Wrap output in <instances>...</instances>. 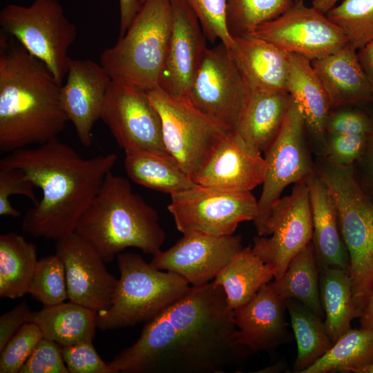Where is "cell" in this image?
Listing matches in <instances>:
<instances>
[{
	"instance_id": "cell-12",
	"label": "cell",
	"mask_w": 373,
	"mask_h": 373,
	"mask_svg": "<svg viewBox=\"0 0 373 373\" xmlns=\"http://www.w3.org/2000/svg\"><path fill=\"white\" fill-rule=\"evenodd\" d=\"M167 209L183 234L233 235L238 224L254 220L258 200L251 191H231L198 185L171 195Z\"/></svg>"
},
{
	"instance_id": "cell-40",
	"label": "cell",
	"mask_w": 373,
	"mask_h": 373,
	"mask_svg": "<svg viewBox=\"0 0 373 373\" xmlns=\"http://www.w3.org/2000/svg\"><path fill=\"white\" fill-rule=\"evenodd\" d=\"M34 187V184L21 169L0 166V216L17 218L21 215L9 200L12 195L26 196L37 204L39 200Z\"/></svg>"
},
{
	"instance_id": "cell-9",
	"label": "cell",
	"mask_w": 373,
	"mask_h": 373,
	"mask_svg": "<svg viewBox=\"0 0 373 373\" xmlns=\"http://www.w3.org/2000/svg\"><path fill=\"white\" fill-rule=\"evenodd\" d=\"M147 93L160 115L167 152L193 180L227 133L188 99L169 94L160 87Z\"/></svg>"
},
{
	"instance_id": "cell-23",
	"label": "cell",
	"mask_w": 373,
	"mask_h": 373,
	"mask_svg": "<svg viewBox=\"0 0 373 373\" xmlns=\"http://www.w3.org/2000/svg\"><path fill=\"white\" fill-rule=\"evenodd\" d=\"M311 63L327 90L332 108L373 102L372 87L359 62L357 50L349 43Z\"/></svg>"
},
{
	"instance_id": "cell-29",
	"label": "cell",
	"mask_w": 373,
	"mask_h": 373,
	"mask_svg": "<svg viewBox=\"0 0 373 373\" xmlns=\"http://www.w3.org/2000/svg\"><path fill=\"white\" fill-rule=\"evenodd\" d=\"M318 271L324 323L328 336L334 343L351 328L352 321L360 316L361 311L354 301L349 271L325 266L318 267Z\"/></svg>"
},
{
	"instance_id": "cell-46",
	"label": "cell",
	"mask_w": 373,
	"mask_h": 373,
	"mask_svg": "<svg viewBox=\"0 0 373 373\" xmlns=\"http://www.w3.org/2000/svg\"><path fill=\"white\" fill-rule=\"evenodd\" d=\"M358 161L361 162L363 169L362 181H358L364 191L373 200V123L364 151Z\"/></svg>"
},
{
	"instance_id": "cell-43",
	"label": "cell",
	"mask_w": 373,
	"mask_h": 373,
	"mask_svg": "<svg viewBox=\"0 0 373 373\" xmlns=\"http://www.w3.org/2000/svg\"><path fill=\"white\" fill-rule=\"evenodd\" d=\"M367 135H329L325 148L327 160L352 166L364 151Z\"/></svg>"
},
{
	"instance_id": "cell-33",
	"label": "cell",
	"mask_w": 373,
	"mask_h": 373,
	"mask_svg": "<svg viewBox=\"0 0 373 373\" xmlns=\"http://www.w3.org/2000/svg\"><path fill=\"white\" fill-rule=\"evenodd\" d=\"M271 283L283 299L296 300L324 320L318 267L312 241L292 259L284 274Z\"/></svg>"
},
{
	"instance_id": "cell-50",
	"label": "cell",
	"mask_w": 373,
	"mask_h": 373,
	"mask_svg": "<svg viewBox=\"0 0 373 373\" xmlns=\"http://www.w3.org/2000/svg\"><path fill=\"white\" fill-rule=\"evenodd\" d=\"M341 0H312V6L323 14H326Z\"/></svg>"
},
{
	"instance_id": "cell-26",
	"label": "cell",
	"mask_w": 373,
	"mask_h": 373,
	"mask_svg": "<svg viewBox=\"0 0 373 373\" xmlns=\"http://www.w3.org/2000/svg\"><path fill=\"white\" fill-rule=\"evenodd\" d=\"M286 90L299 106L305 125L321 139L326 131L327 119L332 107L327 90L309 59L289 53Z\"/></svg>"
},
{
	"instance_id": "cell-49",
	"label": "cell",
	"mask_w": 373,
	"mask_h": 373,
	"mask_svg": "<svg viewBox=\"0 0 373 373\" xmlns=\"http://www.w3.org/2000/svg\"><path fill=\"white\" fill-rule=\"evenodd\" d=\"M359 318L361 327L373 329V288L361 310Z\"/></svg>"
},
{
	"instance_id": "cell-21",
	"label": "cell",
	"mask_w": 373,
	"mask_h": 373,
	"mask_svg": "<svg viewBox=\"0 0 373 373\" xmlns=\"http://www.w3.org/2000/svg\"><path fill=\"white\" fill-rule=\"evenodd\" d=\"M285 300L271 283L262 285L246 304L233 310L239 345L255 352H269L288 338Z\"/></svg>"
},
{
	"instance_id": "cell-1",
	"label": "cell",
	"mask_w": 373,
	"mask_h": 373,
	"mask_svg": "<svg viewBox=\"0 0 373 373\" xmlns=\"http://www.w3.org/2000/svg\"><path fill=\"white\" fill-rule=\"evenodd\" d=\"M236 332L223 289L213 281L191 286L108 363L115 373L224 372L244 348Z\"/></svg>"
},
{
	"instance_id": "cell-16",
	"label": "cell",
	"mask_w": 373,
	"mask_h": 373,
	"mask_svg": "<svg viewBox=\"0 0 373 373\" xmlns=\"http://www.w3.org/2000/svg\"><path fill=\"white\" fill-rule=\"evenodd\" d=\"M243 247L239 235L190 232L184 233L169 249L153 256L151 263L178 274L191 286H202L213 281Z\"/></svg>"
},
{
	"instance_id": "cell-11",
	"label": "cell",
	"mask_w": 373,
	"mask_h": 373,
	"mask_svg": "<svg viewBox=\"0 0 373 373\" xmlns=\"http://www.w3.org/2000/svg\"><path fill=\"white\" fill-rule=\"evenodd\" d=\"M305 126L303 113L291 99L277 137L264 153L267 168L254 220L259 236H264L271 209L284 189L316 175L305 141Z\"/></svg>"
},
{
	"instance_id": "cell-30",
	"label": "cell",
	"mask_w": 373,
	"mask_h": 373,
	"mask_svg": "<svg viewBox=\"0 0 373 373\" xmlns=\"http://www.w3.org/2000/svg\"><path fill=\"white\" fill-rule=\"evenodd\" d=\"M273 278L270 267L249 246L237 253L213 282L223 289L229 307L234 310Z\"/></svg>"
},
{
	"instance_id": "cell-45",
	"label": "cell",
	"mask_w": 373,
	"mask_h": 373,
	"mask_svg": "<svg viewBox=\"0 0 373 373\" xmlns=\"http://www.w3.org/2000/svg\"><path fill=\"white\" fill-rule=\"evenodd\" d=\"M31 311L26 301L0 316V352L23 324L29 321Z\"/></svg>"
},
{
	"instance_id": "cell-6",
	"label": "cell",
	"mask_w": 373,
	"mask_h": 373,
	"mask_svg": "<svg viewBox=\"0 0 373 373\" xmlns=\"http://www.w3.org/2000/svg\"><path fill=\"white\" fill-rule=\"evenodd\" d=\"M318 176L334 201L349 259L355 303L361 311L373 288V200L364 191L352 166L329 160Z\"/></svg>"
},
{
	"instance_id": "cell-31",
	"label": "cell",
	"mask_w": 373,
	"mask_h": 373,
	"mask_svg": "<svg viewBox=\"0 0 373 373\" xmlns=\"http://www.w3.org/2000/svg\"><path fill=\"white\" fill-rule=\"evenodd\" d=\"M38 260L37 247L9 232L0 236V297L16 299L28 294Z\"/></svg>"
},
{
	"instance_id": "cell-41",
	"label": "cell",
	"mask_w": 373,
	"mask_h": 373,
	"mask_svg": "<svg viewBox=\"0 0 373 373\" xmlns=\"http://www.w3.org/2000/svg\"><path fill=\"white\" fill-rule=\"evenodd\" d=\"M61 352L69 373H115L108 363L101 358L93 342L64 346Z\"/></svg>"
},
{
	"instance_id": "cell-38",
	"label": "cell",
	"mask_w": 373,
	"mask_h": 373,
	"mask_svg": "<svg viewBox=\"0 0 373 373\" xmlns=\"http://www.w3.org/2000/svg\"><path fill=\"white\" fill-rule=\"evenodd\" d=\"M193 11L211 42L220 40L228 48L234 43L226 21V0H183Z\"/></svg>"
},
{
	"instance_id": "cell-48",
	"label": "cell",
	"mask_w": 373,
	"mask_h": 373,
	"mask_svg": "<svg viewBox=\"0 0 373 373\" xmlns=\"http://www.w3.org/2000/svg\"><path fill=\"white\" fill-rule=\"evenodd\" d=\"M357 55L373 93V41L358 50Z\"/></svg>"
},
{
	"instance_id": "cell-47",
	"label": "cell",
	"mask_w": 373,
	"mask_h": 373,
	"mask_svg": "<svg viewBox=\"0 0 373 373\" xmlns=\"http://www.w3.org/2000/svg\"><path fill=\"white\" fill-rule=\"evenodd\" d=\"M119 34L122 37L140 10V0H119Z\"/></svg>"
},
{
	"instance_id": "cell-39",
	"label": "cell",
	"mask_w": 373,
	"mask_h": 373,
	"mask_svg": "<svg viewBox=\"0 0 373 373\" xmlns=\"http://www.w3.org/2000/svg\"><path fill=\"white\" fill-rule=\"evenodd\" d=\"M42 338L43 335L35 323L23 324L0 352V373H19Z\"/></svg>"
},
{
	"instance_id": "cell-34",
	"label": "cell",
	"mask_w": 373,
	"mask_h": 373,
	"mask_svg": "<svg viewBox=\"0 0 373 373\" xmlns=\"http://www.w3.org/2000/svg\"><path fill=\"white\" fill-rule=\"evenodd\" d=\"M297 345L295 372L303 373L332 347L324 320L308 307L294 299L285 300Z\"/></svg>"
},
{
	"instance_id": "cell-53",
	"label": "cell",
	"mask_w": 373,
	"mask_h": 373,
	"mask_svg": "<svg viewBox=\"0 0 373 373\" xmlns=\"http://www.w3.org/2000/svg\"><path fill=\"white\" fill-rule=\"evenodd\" d=\"M141 3H143L146 0H140Z\"/></svg>"
},
{
	"instance_id": "cell-20",
	"label": "cell",
	"mask_w": 373,
	"mask_h": 373,
	"mask_svg": "<svg viewBox=\"0 0 373 373\" xmlns=\"http://www.w3.org/2000/svg\"><path fill=\"white\" fill-rule=\"evenodd\" d=\"M267 163L236 133H227L193 178L198 185L231 191H251L262 184Z\"/></svg>"
},
{
	"instance_id": "cell-2",
	"label": "cell",
	"mask_w": 373,
	"mask_h": 373,
	"mask_svg": "<svg viewBox=\"0 0 373 373\" xmlns=\"http://www.w3.org/2000/svg\"><path fill=\"white\" fill-rule=\"evenodd\" d=\"M117 159L113 153L83 157L58 137L1 158L0 166L21 169L41 190V200L22 220V230L56 241L73 233Z\"/></svg>"
},
{
	"instance_id": "cell-15",
	"label": "cell",
	"mask_w": 373,
	"mask_h": 373,
	"mask_svg": "<svg viewBox=\"0 0 373 373\" xmlns=\"http://www.w3.org/2000/svg\"><path fill=\"white\" fill-rule=\"evenodd\" d=\"M250 35L311 61L327 55L348 43L341 29L325 14L305 6L304 2H294L285 12L260 25Z\"/></svg>"
},
{
	"instance_id": "cell-51",
	"label": "cell",
	"mask_w": 373,
	"mask_h": 373,
	"mask_svg": "<svg viewBox=\"0 0 373 373\" xmlns=\"http://www.w3.org/2000/svg\"><path fill=\"white\" fill-rule=\"evenodd\" d=\"M363 373H373V363L368 366Z\"/></svg>"
},
{
	"instance_id": "cell-7",
	"label": "cell",
	"mask_w": 373,
	"mask_h": 373,
	"mask_svg": "<svg viewBox=\"0 0 373 373\" xmlns=\"http://www.w3.org/2000/svg\"><path fill=\"white\" fill-rule=\"evenodd\" d=\"M120 276L111 306L97 312V327L116 329L146 323L183 296L190 285L135 253L117 256Z\"/></svg>"
},
{
	"instance_id": "cell-37",
	"label": "cell",
	"mask_w": 373,
	"mask_h": 373,
	"mask_svg": "<svg viewBox=\"0 0 373 373\" xmlns=\"http://www.w3.org/2000/svg\"><path fill=\"white\" fill-rule=\"evenodd\" d=\"M28 294L44 307L64 303L68 298L64 265L57 254L38 260Z\"/></svg>"
},
{
	"instance_id": "cell-52",
	"label": "cell",
	"mask_w": 373,
	"mask_h": 373,
	"mask_svg": "<svg viewBox=\"0 0 373 373\" xmlns=\"http://www.w3.org/2000/svg\"><path fill=\"white\" fill-rule=\"evenodd\" d=\"M295 2H304L305 0H294Z\"/></svg>"
},
{
	"instance_id": "cell-25",
	"label": "cell",
	"mask_w": 373,
	"mask_h": 373,
	"mask_svg": "<svg viewBox=\"0 0 373 373\" xmlns=\"http://www.w3.org/2000/svg\"><path fill=\"white\" fill-rule=\"evenodd\" d=\"M291 98L287 91L251 90L235 133L265 153L277 137Z\"/></svg>"
},
{
	"instance_id": "cell-13",
	"label": "cell",
	"mask_w": 373,
	"mask_h": 373,
	"mask_svg": "<svg viewBox=\"0 0 373 373\" xmlns=\"http://www.w3.org/2000/svg\"><path fill=\"white\" fill-rule=\"evenodd\" d=\"M312 216L307 182L296 184L271 209L264 236L254 238V251L280 278L292 259L312 241Z\"/></svg>"
},
{
	"instance_id": "cell-32",
	"label": "cell",
	"mask_w": 373,
	"mask_h": 373,
	"mask_svg": "<svg viewBox=\"0 0 373 373\" xmlns=\"http://www.w3.org/2000/svg\"><path fill=\"white\" fill-rule=\"evenodd\" d=\"M373 363V329H349L303 373H363Z\"/></svg>"
},
{
	"instance_id": "cell-3",
	"label": "cell",
	"mask_w": 373,
	"mask_h": 373,
	"mask_svg": "<svg viewBox=\"0 0 373 373\" xmlns=\"http://www.w3.org/2000/svg\"><path fill=\"white\" fill-rule=\"evenodd\" d=\"M61 86L46 66L14 38L0 35V151L41 145L56 138L68 119Z\"/></svg>"
},
{
	"instance_id": "cell-22",
	"label": "cell",
	"mask_w": 373,
	"mask_h": 373,
	"mask_svg": "<svg viewBox=\"0 0 373 373\" xmlns=\"http://www.w3.org/2000/svg\"><path fill=\"white\" fill-rule=\"evenodd\" d=\"M233 39L229 51L251 90L287 91L288 52L253 35Z\"/></svg>"
},
{
	"instance_id": "cell-17",
	"label": "cell",
	"mask_w": 373,
	"mask_h": 373,
	"mask_svg": "<svg viewBox=\"0 0 373 373\" xmlns=\"http://www.w3.org/2000/svg\"><path fill=\"white\" fill-rule=\"evenodd\" d=\"M56 254L64 265L69 300L97 312L108 308L118 280L95 248L74 232L57 240Z\"/></svg>"
},
{
	"instance_id": "cell-10",
	"label": "cell",
	"mask_w": 373,
	"mask_h": 373,
	"mask_svg": "<svg viewBox=\"0 0 373 373\" xmlns=\"http://www.w3.org/2000/svg\"><path fill=\"white\" fill-rule=\"evenodd\" d=\"M251 89L222 42L207 48L187 99L226 133H235Z\"/></svg>"
},
{
	"instance_id": "cell-8",
	"label": "cell",
	"mask_w": 373,
	"mask_h": 373,
	"mask_svg": "<svg viewBox=\"0 0 373 373\" xmlns=\"http://www.w3.org/2000/svg\"><path fill=\"white\" fill-rule=\"evenodd\" d=\"M0 26L63 84L71 59L68 50L77 30L58 1L35 0L28 6L8 4L0 12Z\"/></svg>"
},
{
	"instance_id": "cell-35",
	"label": "cell",
	"mask_w": 373,
	"mask_h": 373,
	"mask_svg": "<svg viewBox=\"0 0 373 373\" xmlns=\"http://www.w3.org/2000/svg\"><path fill=\"white\" fill-rule=\"evenodd\" d=\"M294 0H226V21L231 37L250 35L260 25L289 10Z\"/></svg>"
},
{
	"instance_id": "cell-14",
	"label": "cell",
	"mask_w": 373,
	"mask_h": 373,
	"mask_svg": "<svg viewBox=\"0 0 373 373\" xmlns=\"http://www.w3.org/2000/svg\"><path fill=\"white\" fill-rule=\"evenodd\" d=\"M100 119L124 153H168L164 144L160 115L144 90L111 80Z\"/></svg>"
},
{
	"instance_id": "cell-27",
	"label": "cell",
	"mask_w": 373,
	"mask_h": 373,
	"mask_svg": "<svg viewBox=\"0 0 373 373\" xmlns=\"http://www.w3.org/2000/svg\"><path fill=\"white\" fill-rule=\"evenodd\" d=\"M97 314L70 300L31 312L28 322L38 326L43 338L64 347L93 342L97 328Z\"/></svg>"
},
{
	"instance_id": "cell-28",
	"label": "cell",
	"mask_w": 373,
	"mask_h": 373,
	"mask_svg": "<svg viewBox=\"0 0 373 373\" xmlns=\"http://www.w3.org/2000/svg\"><path fill=\"white\" fill-rule=\"evenodd\" d=\"M124 166L134 182L170 195L198 186L169 153L127 152Z\"/></svg>"
},
{
	"instance_id": "cell-19",
	"label": "cell",
	"mask_w": 373,
	"mask_h": 373,
	"mask_svg": "<svg viewBox=\"0 0 373 373\" xmlns=\"http://www.w3.org/2000/svg\"><path fill=\"white\" fill-rule=\"evenodd\" d=\"M66 77L61 86V105L81 144L88 147L112 79L100 63L90 59H70Z\"/></svg>"
},
{
	"instance_id": "cell-42",
	"label": "cell",
	"mask_w": 373,
	"mask_h": 373,
	"mask_svg": "<svg viewBox=\"0 0 373 373\" xmlns=\"http://www.w3.org/2000/svg\"><path fill=\"white\" fill-rule=\"evenodd\" d=\"M19 373H69L63 358L61 346L43 338Z\"/></svg>"
},
{
	"instance_id": "cell-24",
	"label": "cell",
	"mask_w": 373,
	"mask_h": 373,
	"mask_svg": "<svg viewBox=\"0 0 373 373\" xmlns=\"http://www.w3.org/2000/svg\"><path fill=\"white\" fill-rule=\"evenodd\" d=\"M307 184L312 216V242L318 266L349 271V255L341 236L337 209L329 189L317 174Z\"/></svg>"
},
{
	"instance_id": "cell-36",
	"label": "cell",
	"mask_w": 373,
	"mask_h": 373,
	"mask_svg": "<svg viewBox=\"0 0 373 373\" xmlns=\"http://www.w3.org/2000/svg\"><path fill=\"white\" fill-rule=\"evenodd\" d=\"M325 15L357 50L373 41V0H343Z\"/></svg>"
},
{
	"instance_id": "cell-5",
	"label": "cell",
	"mask_w": 373,
	"mask_h": 373,
	"mask_svg": "<svg viewBox=\"0 0 373 373\" xmlns=\"http://www.w3.org/2000/svg\"><path fill=\"white\" fill-rule=\"evenodd\" d=\"M173 24L171 0H146L125 34L99 63L111 79L146 92L159 87Z\"/></svg>"
},
{
	"instance_id": "cell-4",
	"label": "cell",
	"mask_w": 373,
	"mask_h": 373,
	"mask_svg": "<svg viewBox=\"0 0 373 373\" xmlns=\"http://www.w3.org/2000/svg\"><path fill=\"white\" fill-rule=\"evenodd\" d=\"M75 232L105 262L129 247L153 256L161 251L166 237L156 210L133 191L127 179L112 171L79 218Z\"/></svg>"
},
{
	"instance_id": "cell-18",
	"label": "cell",
	"mask_w": 373,
	"mask_h": 373,
	"mask_svg": "<svg viewBox=\"0 0 373 373\" xmlns=\"http://www.w3.org/2000/svg\"><path fill=\"white\" fill-rule=\"evenodd\" d=\"M173 24L159 87L186 98L207 48L198 17L183 0H171Z\"/></svg>"
},
{
	"instance_id": "cell-44",
	"label": "cell",
	"mask_w": 373,
	"mask_h": 373,
	"mask_svg": "<svg viewBox=\"0 0 373 373\" xmlns=\"http://www.w3.org/2000/svg\"><path fill=\"white\" fill-rule=\"evenodd\" d=\"M373 120L360 112L343 111L329 115L325 131L329 135H367Z\"/></svg>"
}]
</instances>
